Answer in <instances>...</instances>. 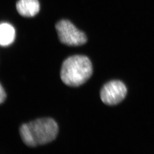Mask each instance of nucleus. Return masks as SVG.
Segmentation results:
<instances>
[{"instance_id":"obj_1","label":"nucleus","mask_w":154,"mask_h":154,"mask_svg":"<svg viewBox=\"0 0 154 154\" xmlns=\"http://www.w3.org/2000/svg\"><path fill=\"white\" fill-rule=\"evenodd\" d=\"M58 133V125L51 118L35 120L24 124L20 129L22 141L29 147L50 143L56 139Z\"/></svg>"},{"instance_id":"obj_2","label":"nucleus","mask_w":154,"mask_h":154,"mask_svg":"<svg viewBox=\"0 0 154 154\" xmlns=\"http://www.w3.org/2000/svg\"><path fill=\"white\" fill-rule=\"evenodd\" d=\"M93 68L88 57L76 55L66 58L60 70L62 82L70 87H78L85 83L91 76Z\"/></svg>"},{"instance_id":"obj_3","label":"nucleus","mask_w":154,"mask_h":154,"mask_svg":"<svg viewBox=\"0 0 154 154\" xmlns=\"http://www.w3.org/2000/svg\"><path fill=\"white\" fill-rule=\"evenodd\" d=\"M55 28L60 41L66 45L79 46L87 42L85 33L77 29L69 20H60L57 23Z\"/></svg>"},{"instance_id":"obj_4","label":"nucleus","mask_w":154,"mask_h":154,"mask_svg":"<svg viewBox=\"0 0 154 154\" xmlns=\"http://www.w3.org/2000/svg\"><path fill=\"white\" fill-rule=\"evenodd\" d=\"M126 86L119 80H113L103 86L100 97L103 103L107 105H115L121 102L126 96Z\"/></svg>"},{"instance_id":"obj_5","label":"nucleus","mask_w":154,"mask_h":154,"mask_svg":"<svg viewBox=\"0 0 154 154\" xmlns=\"http://www.w3.org/2000/svg\"><path fill=\"white\" fill-rule=\"evenodd\" d=\"M20 15L25 17H32L39 12L40 5L38 0H19L16 4Z\"/></svg>"},{"instance_id":"obj_6","label":"nucleus","mask_w":154,"mask_h":154,"mask_svg":"<svg viewBox=\"0 0 154 154\" xmlns=\"http://www.w3.org/2000/svg\"><path fill=\"white\" fill-rule=\"evenodd\" d=\"M16 32L13 26L9 23H3L0 26V44L2 47H7L14 42Z\"/></svg>"},{"instance_id":"obj_7","label":"nucleus","mask_w":154,"mask_h":154,"mask_svg":"<svg viewBox=\"0 0 154 154\" xmlns=\"http://www.w3.org/2000/svg\"><path fill=\"white\" fill-rule=\"evenodd\" d=\"M6 93L5 91V90L3 88V86L2 85L0 86V103L2 104L4 102L5 99H6Z\"/></svg>"}]
</instances>
